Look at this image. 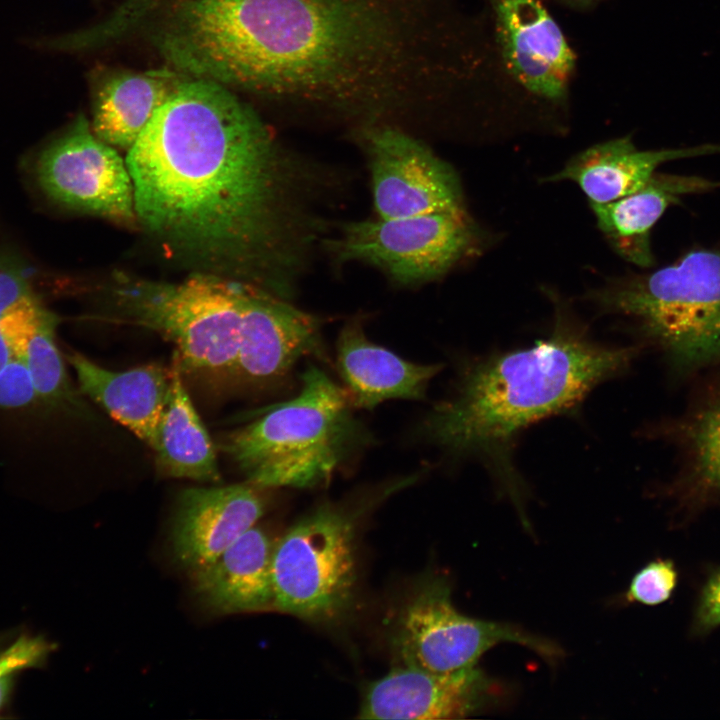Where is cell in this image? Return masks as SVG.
Returning a JSON list of instances; mask_svg holds the SVG:
<instances>
[{"label": "cell", "instance_id": "1", "mask_svg": "<svg viewBox=\"0 0 720 720\" xmlns=\"http://www.w3.org/2000/svg\"><path fill=\"white\" fill-rule=\"evenodd\" d=\"M137 220L213 273L290 299L337 184L290 151L232 89L188 77L128 150Z\"/></svg>", "mask_w": 720, "mask_h": 720}, {"label": "cell", "instance_id": "2", "mask_svg": "<svg viewBox=\"0 0 720 720\" xmlns=\"http://www.w3.org/2000/svg\"><path fill=\"white\" fill-rule=\"evenodd\" d=\"M430 0H221L234 89L351 124L423 121L442 91Z\"/></svg>", "mask_w": 720, "mask_h": 720}, {"label": "cell", "instance_id": "3", "mask_svg": "<svg viewBox=\"0 0 720 720\" xmlns=\"http://www.w3.org/2000/svg\"><path fill=\"white\" fill-rule=\"evenodd\" d=\"M638 352L595 342L560 309L545 339L466 366L454 392L420 423L419 434L453 456L500 460L506 490L524 514L523 488L506 470L514 439L541 419L575 409L596 385L627 369Z\"/></svg>", "mask_w": 720, "mask_h": 720}, {"label": "cell", "instance_id": "4", "mask_svg": "<svg viewBox=\"0 0 720 720\" xmlns=\"http://www.w3.org/2000/svg\"><path fill=\"white\" fill-rule=\"evenodd\" d=\"M292 399L273 405L221 445L256 488H315L368 447L373 438L352 413L346 389L309 365Z\"/></svg>", "mask_w": 720, "mask_h": 720}, {"label": "cell", "instance_id": "5", "mask_svg": "<svg viewBox=\"0 0 720 720\" xmlns=\"http://www.w3.org/2000/svg\"><path fill=\"white\" fill-rule=\"evenodd\" d=\"M588 298L631 320L672 376L720 365V249H695L652 272L609 280Z\"/></svg>", "mask_w": 720, "mask_h": 720}, {"label": "cell", "instance_id": "6", "mask_svg": "<svg viewBox=\"0 0 720 720\" xmlns=\"http://www.w3.org/2000/svg\"><path fill=\"white\" fill-rule=\"evenodd\" d=\"M111 321L152 330L176 346L181 368H232L246 285L216 273L161 282L118 273L112 284Z\"/></svg>", "mask_w": 720, "mask_h": 720}, {"label": "cell", "instance_id": "7", "mask_svg": "<svg viewBox=\"0 0 720 720\" xmlns=\"http://www.w3.org/2000/svg\"><path fill=\"white\" fill-rule=\"evenodd\" d=\"M356 514L323 503L290 526L274 543V608L316 623L350 609L357 583Z\"/></svg>", "mask_w": 720, "mask_h": 720}, {"label": "cell", "instance_id": "8", "mask_svg": "<svg viewBox=\"0 0 720 720\" xmlns=\"http://www.w3.org/2000/svg\"><path fill=\"white\" fill-rule=\"evenodd\" d=\"M335 264L360 262L400 286L436 280L479 248L475 226L464 212L350 221L322 241Z\"/></svg>", "mask_w": 720, "mask_h": 720}, {"label": "cell", "instance_id": "9", "mask_svg": "<svg viewBox=\"0 0 720 720\" xmlns=\"http://www.w3.org/2000/svg\"><path fill=\"white\" fill-rule=\"evenodd\" d=\"M500 643L527 647L549 663L563 656L555 642L516 625L460 613L448 580L440 575L426 578L410 595L393 637L400 665L436 673L474 668L485 652Z\"/></svg>", "mask_w": 720, "mask_h": 720}, {"label": "cell", "instance_id": "10", "mask_svg": "<svg viewBox=\"0 0 720 720\" xmlns=\"http://www.w3.org/2000/svg\"><path fill=\"white\" fill-rule=\"evenodd\" d=\"M350 134L368 162L377 217L466 211L453 168L409 130L375 122Z\"/></svg>", "mask_w": 720, "mask_h": 720}, {"label": "cell", "instance_id": "11", "mask_svg": "<svg viewBox=\"0 0 720 720\" xmlns=\"http://www.w3.org/2000/svg\"><path fill=\"white\" fill-rule=\"evenodd\" d=\"M35 175L45 194L67 208L122 224L137 220L127 164L82 114L41 151Z\"/></svg>", "mask_w": 720, "mask_h": 720}, {"label": "cell", "instance_id": "12", "mask_svg": "<svg viewBox=\"0 0 720 720\" xmlns=\"http://www.w3.org/2000/svg\"><path fill=\"white\" fill-rule=\"evenodd\" d=\"M322 320L264 288L249 283L232 370L265 383L287 376L302 357L325 359Z\"/></svg>", "mask_w": 720, "mask_h": 720}, {"label": "cell", "instance_id": "13", "mask_svg": "<svg viewBox=\"0 0 720 720\" xmlns=\"http://www.w3.org/2000/svg\"><path fill=\"white\" fill-rule=\"evenodd\" d=\"M505 69L528 93L565 99L575 54L539 0H489Z\"/></svg>", "mask_w": 720, "mask_h": 720}, {"label": "cell", "instance_id": "14", "mask_svg": "<svg viewBox=\"0 0 720 720\" xmlns=\"http://www.w3.org/2000/svg\"><path fill=\"white\" fill-rule=\"evenodd\" d=\"M495 687L477 666L436 673L399 665L366 687L360 719H460L480 711Z\"/></svg>", "mask_w": 720, "mask_h": 720}, {"label": "cell", "instance_id": "15", "mask_svg": "<svg viewBox=\"0 0 720 720\" xmlns=\"http://www.w3.org/2000/svg\"><path fill=\"white\" fill-rule=\"evenodd\" d=\"M257 489L245 482L183 490L171 526L177 561L190 571L203 567L255 526L265 509Z\"/></svg>", "mask_w": 720, "mask_h": 720}, {"label": "cell", "instance_id": "16", "mask_svg": "<svg viewBox=\"0 0 720 720\" xmlns=\"http://www.w3.org/2000/svg\"><path fill=\"white\" fill-rule=\"evenodd\" d=\"M651 433L677 452L678 468L667 490L678 506L697 509L720 496V383Z\"/></svg>", "mask_w": 720, "mask_h": 720}, {"label": "cell", "instance_id": "17", "mask_svg": "<svg viewBox=\"0 0 720 720\" xmlns=\"http://www.w3.org/2000/svg\"><path fill=\"white\" fill-rule=\"evenodd\" d=\"M339 374L353 408L371 410L390 399L422 400L441 364H416L371 342L359 319L347 322L336 344Z\"/></svg>", "mask_w": 720, "mask_h": 720}, {"label": "cell", "instance_id": "18", "mask_svg": "<svg viewBox=\"0 0 720 720\" xmlns=\"http://www.w3.org/2000/svg\"><path fill=\"white\" fill-rule=\"evenodd\" d=\"M720 145L639 150L630 136L598 143L575 154L545 181H572L590 203H607L640 189L664 163L719 154Z\"/></svg>", "mask_w": 720, "mask_h": 720}, {"label": "cell", "instance_id": "19", "mask_svg": "<svg viewBox=\"0 0 720 720\" xmlns=\"http://www.w3.org/2000/svg\"><path fill=\"white\" fill-rule=\"evenodd\" d=\"M67 360L80 392L153 449L170 394L171 371L160 364L112 371L78 352L68 353Z\"/></svg>", "mask_w": 720, "mask_h": 720}, {"label": "cell", "instance_id": "20", "mask_svg": "<svg viewBox=\"0 0 720 720\" xmlns=\"http://www.w3.org/2000/svg\"><path fill=\"white\" fill-rule=\"evenodd\" d=\"M273 548L269 535L253 526L213 562L191 571L195 594L218 614L274 608Z\"/></svg>", "mask_w": 720, "mask_h": 720}, {"label": "cell", "instance_id": "21", "mask_svg": "<svg viewBox=\"0 0 720 720\" xmlns=\"http://www.w3.org/2000/svg\"><path fill=\"white\" fill-rule=\"evenodd\" d=\"M718 186L702 176L656 172L633 193L607 203H590V207L613 250L626 261L648 268L654 263L651 230L664 212L687 195Z\"/></svg>", "mask_w": 720, "mask_h": 720}, {"label": "cell", "instance_id": "22", "mask_svg": "<svg viewBox=\"0 0 720 720\" xmlns=\"http://www.w3.org/2000/svg\"><path fill=\"white\" fill-rule=\"evenodd\" d=\"M188 77L168 69L113 72L94 88L92 131L114 148L129 150Z\"/></svg>", "mask_w": 720, "mask_h": 720}, {"label": "cell", "instance_id": "23", "mask_svg": "<svg viewBox=\"0 0 720 720\" xmlns=\"http://www.w3.org/2000/svg\"><path fill=\"white\" fill-rule=\"evenodd\" d=\"M170 371V394L152 449L158 471L171 478L219 482L214 446L183 385L176 354Z\"/></svg>", "mask_w": 720, "mask_h": 720}, {"label": "cell", "instance_id": "24", "mask_svg": "<svg viewBox=\"0 0 720 720\" xmlns=\"http://www.w3.org/2000/svg\"><path fill=\"white\" fill-rule=\"evenodd\" d=\"M58 321L52 313L30 337L18 358L27 366L38 398L47 407L81 415L86 406L69 380L55 340Z\"/></svg>", "mask_w": 720, "mask_h": 720}, {"label": "cell", "instance_id": "25", "mask_svg": "<svg viewBox=\"0 0 720 720\" xmlns=\"http://www.w3.org/2000/svg\"><path fill=\"white\" fill-rule=\"evenodd\" d=\"M54 646L40 635L22 633L0 640V712L8 705L17 676L46 664Z\"/></svg>", "mask_w": 720, "mask_h": 720}, {"label": "cell", "instance_id": "26", "mask_svg": "<svg viewBox=\"0 0 720 720\" xmlns=\"http://www.w3.org/2000/svg\"><path fill=\"white\" fill-rule=\"evenodd\" d=\"M677 579L678 574L672 561L653 560L633 576L625 600L649 606L661 604L670 598Z\"/></svg>", "mask_w": 720, "mask_h": 720}, {"label": "cell", "instance_id": "27", "mask_svg": "<svg viewBox=\"0 0 720 720\" xmlns=\"http://www.w3.org/2000/svg\"><path fill=\"white\" fill-rule=\"evenodd\" d=\"M38 399L27 366L21 359L13 356L0 369V409L28 408Z\"/></svg>", "mask_w": 720, "mask_h": 720}, {"label": "cell", "instance_id": "28", "mask_svg": "<svg viewBox=\"0 0 720 720\" xmlns=\"http://www.w3.org/2000/svg\"><path fill=\"white\" fill-rule=\"evenodd\" d=\"M31 273L23 262L0 253V318L23 299L34 295Z\"/></svg>", "mask_w": 720, "mask_h": 720}, {"label": "cell", "instance_id": "29", "mask_svg": "<svg viewBox=\"0 0 720 720\" xmlns=\"http://www.w3.org/2000/svg\"><path fill=\"white\" fill-rule=\"evenodd\" d=\"M720 625V568L706 580L693 623L696 633H707Z\"/></svg>", "mask_w": 720, "mask_h": 720}, {"label": "cell", "instance_id": "30", "mask_svg": "<svg viewBox=\"0 0 720 720\" xmlns=\"http://www.w3.org/2000/svg\"><path fill=\"white\" fill-rule=\"evenodd\" d=\"M11 349L0 332V369L13 357Z\"/></svg>", "mask_w": 720, "mask_h": 720}, {"label": "cell", "instance_id": "31", "mask_svg": "<svg viewBox=\"0 0 720 720\" xmlns=\"http://www.w3.org/2000/svg\"><path fill=\"white\" fill-rule=\"evenodd\" d=\"M562 1L574 4V5H586V4H591L597 0H562Z\"/></svg>", "mask_w": 720, "mask_h": 720}]
</instances>
